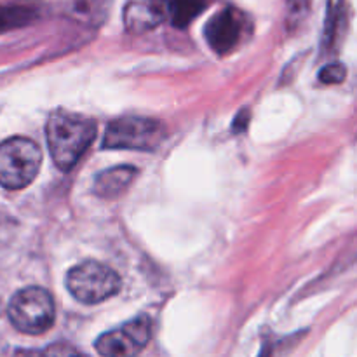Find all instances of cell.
<instances>
[{
  "instance_id": "5bb4252c",
  "label": "cell",
  "mask_w": 357,
  "mask_h": 357,
  "mask_svg": "<svg viewBox=\"0 0 357 357\" xmlns=\"http://www.w3.org/2000/svg\"><path fill=\"white\" fill-rule=\"evenodd\" d=\"M108 0H73L72 9L79 17H96V14L103 13Z\"/></svg>"
},
{
  "instance_id": "7a4b0ae2",
  "label": "cell",
  "mask_w": 357,
  "mask_h": 357,
  "mask_svg": "<svg viewBox=\"0 0 357 357\" xmlns=\"http://www.w3.org/2000/svg\"><path fill=\"white\" fill-rule=\"evenodd\" d=\"M42 152L33 139L14 136L0 143V185L7 190L28 187L38 174Z\"/></svg>"
},
{
  "instance_id": "7c38bea8",
  "label": "cell",
  "mask_w": 357,
  "mask_h": 357,
  "mask_svg": "<svg viewBox=\"0 0 357 357\" xmlns=\"http://www.w3.org/2000/svg\"><path fill=\"white\" fill-rule=\"evenodd\" d=\"M209 3L211 0H164L166 16L176 28H187Z\"/></svg>"
},
{
  "instance_id": "8fae6325",
  "label": "cell",
  "mask_w": 357,
  "mask_h": 357,
  "mask_svg": "<svg viewBox=\"0 0 357 357\" xmlns=\"http://www.w3.org/2000/svg\"><path fill=\"white\" fill-rule=\"evenodd\" d=\"M347 26V3L345 0H328L326 20H324L323 47L331 49L338 44Z\"/></svg>"
},
{
  "instance_id": "9a60e30c",
  "label": "cell",
  "mask_w": 357,
  "mask_h": 357,
  "mask_svg": "<svg viewBox=\"0 0 357 357\" xmlns=\"http://www.w3.org/2000/svg\"><path fill=\"white\" fill-rule=\"evenodd\" d=\"M345 77H347V68H345L344 63H330L319 72V80L323 84H328V86L342 84Z\"/></svg>"
},
{
  "instance_id": "5b68a950",
  "label": "cell",
  "mask_w": 357,
  "mask_h": 357,
  "mask_svg": "<svg viewBox=\"0 0 357 357\" xmlns=\"http://www.w3.org/2000/svg\"><path fill=\"white\" fill-rule=\"evenodd\" d=\"M164 139V126L146 117H122L112 122L103 138V149L150 152Z\"/></svg>"
},
{
  "instance_id": "8992f818",
  "label": "cell",
  "mask_w": 357,
  "mask_h": 357,
  "mask_svg": "<svg viewBox=\"0 0 357 357\" xmlns=\"http://www.w3.org/2000/svg\"><path fill=\"white\" fill-rule=\"evenodd\" d=\"M152 323L146 316H139L101 335L94 347L101 357H136L149 344Z\"/></svg>"
},
{
  "instance_id": "6da1fadb",
  "label": "cell",
  "mask_w": 357,
  "mask_h": 357,
  "mask_svg": "<svg viewBox=\"0 0 357 357\" xmlns=\"http://www.w3.org/2000/svg\"><path fill=\"white\" fill-rule=\"evenodd\" d=\"M49 152L61 171L75 167L96 136V122L86 115L56 110L45 126Z\"/></svg>"
},
{
  "instance_id": "ba28073f",
  "label": "cell",
  "mask_w": 357,
  "mask_h": 357,
  "mask_svg": "<svg viewBox=\"0 0 357 357\" xmlns=\"http://www.w3.org/2000/svg\"><path fill=\"white\" fill-rule=\"evenodd\" d=\"M166 17L164 0H128L124 7V26L129 33H145L159 26Z\"/></svg>"
},
{
  "instance_id": "52a82bcc",
  "label": "cell",
  "mask_w": 357,
  "mask_h": 357,
  "mask_svg": "<svg viewBox=\"0 0 357 357\" xmlns=\"http://www.w3.org/2000/svg\"><path fill=\"white\" fill-rule=\"evenodd\" d=\"M246 30V17L234 7H225L208 21L204 28L206 40L216 54H227L243 38Z\"/></svg>"
},
{
  "instance_id": "2e32d148",
  "label": "cell",
  "mask_w": 357,
  "mask_h": 357,
  "mask_svg": "<svg viewBox=\"0 0 357 357\" xmlns=\"http://www.w3.org/2000/svg\"><path fill=\"white\" fill-rule=\"evenodd\" d=\"M40 357H84V356L70 344L58 342V344L49 345V347L42 352Z\"/></svg>"
},
{
  "instance_id": "277c9868",
  "label": "cell",
  "mask_w": 357,
  "mask_h": 357,
  "mask_svg": "<svg viewBox=\"0 0 357 357\" xmlns=\"http://www.w3.org/2000/svg\"><path fill=\"white\" fill-rule=\"evenodd\" d=\"M7 316L21 333L42 335L54 324V302L45 289L31 286L10 298Z\"/></svg>"
},
{
  "instance_id": "4fadbf2b",
  "label": "cell",
  "mask_w": 357,
  "mask_h": 357,
  "mask_svg": "<svg viewBox=\"0 0 357 357\" xmlns=\"http://www.w3.org/2000/svg\"><path fill=\"white\" fill-rule=\"evenodd\" d=\"M310 0H286V21L288 26L295 28L309 16Z\"/></svg>"
},
{
  "instance_id": "3957f363",
  "label": "cell",
  "mask_w": 357,
  "mask_h": 357,
  "mask_svg": "<svg viewBox=\"0 0 357 357\" xmlns=\"http://www.w3.org/2000/svg\"><path fill=\"white\" fill-rule=\"evenodd\" d=\"M66 289L79 302L94 305L117 295L121 278L108 265L89 260L70 268L66 274Z\"/></svg>"
},
{
  "instance_id": "9c48e42d",
  "label": "cell",
  "mask_w": 357,
  "mask_h": 357,
  "mask_svg": "<svg viewBox=\"0 0 357 357\" xmlns=\"http://www.w3.org/2000/svg\"><path fill=\"white\" fill-rule=\"evenodd\" d=\"M135 176L136 169L131 166H117L103 171L94 180V194L103 199L119 197L131 185Z\"/></svg>"
},
{
  "instance_id": "e0dca14e",
  "label": "cell",
  "mask_w": 357,
  "mask_h": 357,
  "mask_svg": "<svg viewBox=\"0 0 357 357\" xmlns=\"http://www.w3.org/2000/svg\"><path fill=\"white\" fill-rule=\"evenodd\" d=\"M0 314H2V300H0Z\"/></svg>"
},
{
  "instance_id": "30bf717a",
  "label": "cell",
  "mask_w": 357,
  "mask_h": 357,
  "mask_svg": "<svg viewBox=\"0 0 357 357\" xmlns=\"http://www.w3.org/2000/svg\"><path fill=\"white\" fill-rule=\"evenodd\" d=\"M40 14V3L33 0H10L0 2V33L13 28H20L37 20Z\"/></svg>"
}]
</instances>
